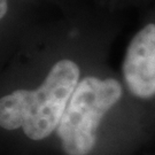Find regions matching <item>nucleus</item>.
I'll use <instances>...</instances> for the list:
<instances>
[{
    "label": "nucleus",
    "mask_w": 155,
    "mask_h": 155,
    "mask_svg": "<svg viewBox=\"0 0 155 155\" xmlns=\"http://www.w3.org/2000/svg\"><path fill=\"white\" fill-rule=\"evenodd\" d=\"M81 78L82 68L75 59L55 60L37 87L15 90L0 98V127L22 129L31 140L47 138L56 131Z\"/></svg>",
    "instance_id": "nucleus-1"
},
{
    "label": "nucleus",
    "mask_w": 155,
    "mask_h": 155,
    "mask_svg": "<svg viewBox=\"0 0 155 155\" xmlns=\"http://www.w3.org/2000/svg\"><path fill=\"white\" fill-rule=\"evenodd\" d=\"M122 95V84L115 77L82 76L56 129L67 154L87 155L92 152L100 123Z\"/></svg>",
    "instance_id": "nucleus-2"
},
{
    "label": "nucleus",
    "mask_w": 155,
    "mask_h": 155,
    "mask_svg": "<svg viewBox=\"0 0 155 155\" xmlns=\"http://www.w3.org/2000/svg\"><path fill=\"white\" fill-rule=\"evenodd\" d=\"M127 90L138 99L155 97V22L144 24L129 41L122 61Z\"/></svg>",
    "instance_id": "nucleus-3"
},
{
    "label": "nucleus",
    "mask_w": 155,
    "mask_h": 155,
    "mask_svg": "<svg viewBox=\"0 0 155 155\" xmlns=\"http://www.w3.org/2000/svg\"><path fill=\"white\" fill-rule=\"evenodd\" d=\"M9 11V0H0V22L6 18Z\"/></svg>",
    "instance_id": "nucleus-4"
}]
</instances>
